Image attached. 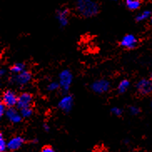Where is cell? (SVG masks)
Segmentation results:
<instances>
[{
  "label": "cell",
  "instance_id": "1",
  "mask_svg": "<svg viewBox=\"0 0 152 152\" xmlns=\"http://www.w3.org/2000/svg\"><path fill=\"white\" fill-rule=\"evenodd\" d=\"M77 12L85 18H90L98 14L99 5L93 0H78Z\"/></svg>",
  "mask_w": 152,
  "mask_h": 152
},
{
  "label": "cell",
  "instance_id": "2",
  "mask_svg": "<svg viewBox=\"0 0 152 152\" xmlns=\"http://www.w3.org/2000/svg\"><path fill=\"white\" fill-rule=\"evenodd\" d=\"M73 82V75L69 69H64L58 75V83L60 88L64 92H67L69 90Z\"/></svg>",
  "mask_w": 152,
  "mask_h": 152
},
{
  "label": "cell",
  "instance_id": "3",
  "mask_svg": "<svg viewBox=\"0 0 152 152\" xmlns=\"http://www.w3.org/2000/svg\"><path fill=\"white\" fill-rule=\"evenodd\" d=\"M18 96L14 90H7L4 92L2 95V102L8 108L14 107L17 105Z\"/></svg>",
  "mask_w": 152,
  "mask_h": 152
},
{
  "label": "cell",
  "instance_id": "4",
  "mask_svg": "<svg viewBox=\"0 0 152 152\" xmlns=\"http://www.w3.org/2000/svg\"><path fill=\"white\" fill-rule=\"evenodd\" d=\"M110 88V83L107 80H97L91 85V90L96 94H104L109 91Z\"/></svg>",
  "mask_w": 152,
  "mask_h": 152
},
{
  "label": "cell",
  "instance_id": "5",
  "mask_svg": "<svg viewBox=\"0 0 152 152\" xmlns=\"http://www.w3.org/2000/svg\"><path fill=\"white\" fill-rule=\"evenodd\" d=\"M31 73L27 70H24L18 75H14L12 80L18 86H24L31 81Z\"/></svg>",
  "mask_w": 152,
  "mask_h": 152
},
{
  "label": "cell",
  "instance_id": "6",
  "mask_svg": "<svg viewBox=\"0 0 152 152\" xmlns=\"http://www.w3.org/2000/svg\"><path fill=\"white\" fill-rule=\"evenodd\" d=\"M136 89L140 94L147 95L152 93V81L151 80L142 79L136 85Z\"/></svg>",
  "mask_w": 152,
  "mask_h": 152
},
{
  "label": "cell",
  "instance_id": "7",
  "mask_svg": "<svg viewBox=\"0 0 152 152\" xmlns=\"http://www.w3.org/2000/svg\"><path fill=\"white\" fill-rule=\"evenodd\" d=\"M74 104V98L70 94H66L63 96L61 99L58 101V106L62 111L68 113L72 110Z\"/></svg>",
  "mask_w": 152,
  "mask_h": 152
},
{
  "label": "cell",
  "instance_id": "8",
  "mask_svg": "<svg viewBox=\"0 0 152 152\" xmlns=\"http://www.w3.org/2000/svg\"><path fill=\"white\" fill-rule=\"evenodd\" d=\"M33 102V96L31 94L24 92L20 95H18V103H17V108L18 110H21L23 108L30 107Z\"/></svg>",
  "mask_w": 152,
  "mask_h": 152
},
{
  "label": "cell",
  "instance_id": "9",
  "mask_svg": "<svg viewBox=\"0 0 152 152\" xmlns=\"http://www.w3.org/2000/svg\"><path fill=\"white\" fill-rule=\"evenodd\" d=\"M5 116L13 124H18L22 121V115L20 114V111H18L17 109L14 107L8 108L7 111L5 113Z\"/></svg>",
  "mask_w": 152,
  "mask_h": 152
},
{
  "label": "cell",
  "instance_id": "10",
  "mask_svg": "<svg viewBox=\"0 0 152 152\" xmlns=\"http://www.w3.org/2000/svg\"><path fill=\"white\" fill-rule=\"evenodd\" d=\"M138 40L133 34H126L121 40V45L127 49H133L136 47Z\"/></svg>",
  "mask_w": 152,
  "mask_h": 152
},
{
  "label": "cell",
  "instance_id": "11",
  "mask_svg": "<svg viewBox=\"0 0 152 152\" xmlns=\"http://www.w3.org/2000/svg\"><path fill=\"white\" fill-rule=\"evenodd\" d=\"M24 143V139L22 136H14L11 138L8 141V150L10 151H17L23 145Z\"/></svg>",
  "mask_w": 152,
  "mask_h": 152
},
{
  "label": "cell",
  "instance_id": "12",
  "mask_svg": "<svg viewBox=\"0 0 152 152\" xmlns=\"http://www.w3.org/2000/svg\"><path fill=\"white\" fill-rule=\"evenodd\" d=\"M69 10L67 9H59L57 12L56 14V18L58 19V23L60 24L61 27H64L66 26L69 23Z\"/></svg>",
  "mask_w": 152,
  "mask_h": 152
},
{
  "label": "cell",
  "instance_id": "13",
  "mask_svg": "<svg viewBox=\"0 0 152 152\" xmlns=\"http://www.w3.org/2000/svg\"><path fill=\"white\" fill-rule=\"evenodd\" d=\"M10 70L14 75H18L19 73L25 70V65L23 63H16L10 68Z\"/></svg>",
  "mask_w": 152,
  "mask_h": 152
},
{
  "label": "cell",
  "instance_id": "14",
  "mask_svg": "<svg viewBox=\"0 0 152 152\" xmlns=\"http://www.w3.org/2000/svg\"><path fill=\"white\" fill-rule=\"evenodd\" d=\"M125 4L130 10H136L140 6V0H125Z\"/></svg>",
  "mask_w": 152,
  "mask_h": 152
},
{
  "label": "cell",
  "instance_id": "15",
  "mask_svg": "<svg viewBox=\"0 0 152 152\" xmlns=\"http://www.w3.org/2000/svg\"><path fill=\"white\" fill-rule=\"evenodd\" d=\"M129 86H130V82H129V80H122L120 82V84L118 85V91H119V93H121V94L125 93V91L127 90Z\"/></svg>",
  "mask_w": 152,
  "mask_h": 152
},
{
  "label": "cell",
  "instance_id": "16",
  "mask_svg": "<svg viewBox=\"0 0 152 152\" xmlns=\"http://www.w3.org/2000/svg\"><path fill=\"white\" fill-rule=\"evenodd\" d=\"M151 12L150 11H148V10H145V11H143V12H141L140 14H139L137 16H136V20L138 21V22H140V21H144V20H145V19H147L151 17Z\"/></svg>",
  "mask_w": 152,
  "mask_h": 152
},
{
  "label": "cell",
  "instance_id": "17",
  "mask_svg": "<svg viewBox=\"0 0 152 152\" xmlns=\"http://www.w3.org/2000/svg\"><path fill=\"white\" fill-rule=\"evenodd\" d=\"M19 110H20V114H21L23 118H29L33 115V110L31 109V106L30 107L23 108Z\"/></svg>",
  "mask_w": 152,
  "mask_h": 152
},
{
  "label": "cell",
  "instance_id": "18",
  "mask_svg": "<svg viewBox=\"0 0 152 152\" xmlns=\"http://www.w3.org/2000/svg\"><path fill=\"white\" fill-rule=\"evenodd\" d=\"M58 88H60V85H59V83L58 82H55V81H53V82H50L49 84H48L46 89L49 92H53V91H56L58 90Z\"/></svg>",
  "mask_w": 152,
  "mask_h": 152
},
{
  "label": "cell",
  "instance_id": "19",
  "mask_svg": "<svg viewBox=\"0 0 152 152\" xmlns=\"http://www.w3.org/2000/svg\"><path fill=\"white\" fill-rule=\"evenodd\" d=\"M8 150V142H6L3 134H0V152H5Z\"/></svg>",
  "mask_w": 152,
  "mask_h": 152
},
{
  "label": "cell",
  "instance_id": "20",
  "mask_svg": "<svg viewBox=\"0 0 152 152\" xmlns=\"http://www.w3.org/2000/svg\"><path fill=\"white\" fill-rule=\"evenodd\" d=\"M111 113L114 115L121 116V115H122V110L119 107H113L111 109Z\"/></svg>",
  "mask_w": 152,
  "mask_h": 152
},
{
  "label": "cell",
  "instance_id": "21",
  "mask_svg": "<svg viewBox=\"0 0 152 152\" xmlns=\"http://www.w3.org/2000/svg\"><path fill=\"white\" fill-rule=\"evenodd\" d=\"M130 112L131 115H137L139 113H140V109L137 106H130Z\"/></svg>",
  "mask_w": 152,
  "mask_h": 152
},
{
  "label": "cell",
  "instance_id": "22",
  "mask_svg": "<svg viewBox=\"0 0 152 152\" xmlns=\"http://www.w3.org/2000/svg\"><path fill=\"white\" fill-rule=\"evenodd\" d=\"M7 109H8V107L3 102L0 104V116L5 115V113L7 111Z\"/></svg>",
  "mask_w": 152,
  "mask_h": 152
},
{
  "label": "cell",
  "instance_id": "23",
  "mask_svg": "<svg viewBox=\"0 0 152 152\" xmlns=\"http://www.w3.org/2000/svg\"><path fill=\"white\" fill-rule=\"evenodd\" d=\"M41 152H56L54 150V148H52L51 146H45L41 150Z\"/></svg>",
  "mask_w": 152,
  "mask_h": 152
},
{
  "label": "cell",
  "instance_id": "24",
  "mask_svg": "<svg viewBox=\"0 0 152 152\" xmlns=\"http://www.w3.org/2000/svg\"><path fill=\"white\" fill-rule=\"evenodd\" d=\"M43 127H44V130H45V131H49V126L47 124H45V125H43Z\"/></svg>",
  "mask_w": 152,
  "mask_h": 152
},
{
  "label": "cell",
  "instance_id": "25",
  "mask_svg": "<svg viewBox=\"0 0 152 152\" xmlns=\"http://www.w3.org/2000/svg\"><path fill=\"white\" fill-rule=\"evenodd\" d=\"M5 73H6V70H5L4 69H2L0 70V75L4 76L5 75Z\"/></svg>",
  "mask_w": 152,
  "mask_h": 152
},
{
  "label": "cell",
  "instance_id": "26",
  "mask_svg": "<svg viewBox=\"0 0 152 152\" xmlns=\"http://www.w3.org/2000/svg\"><path fill=\"white\" fill-rule=\"evenodd\" d=\"M151 81H152V75H151Z\"/></svg>",
  "mask_w": 152,
  "mask_h": 152
},
{
  "label": "cell",
  "instance_id": "27",
  "mask_svg": "<svg viewBox=\"0 0 152 152\" xmlns=\"http://www.w3.org/2000/svg\"><path fill=\"white\" fill-rule=\"evenodd\" d=\"M151 23H152V15H151Z\"/></svg>",
  "mask_w": 152,
  "mask_h": 152
},
{
  "label": "cell",
  "instance_id": "28",
  "mask_svg": "<svg viewBox=\"0 0 152 152\" xmlns=\"http://www.w3.org/2000/svg\"><path fill=\"white\" fill-rule=\"evenodd\" d=\"M151 107H152V101H151Z\"/></svg>",
  "mask_w": 152,
  "mask_h": 152
}]
</instances>
